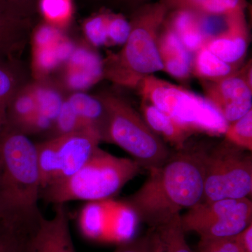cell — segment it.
Returning <instances> with one entry per match:
<instances>
[{"label": "cell", "instance_id": "obj_13", "mask_svg": "<svg viewBox=\"0 0 252 252\" xmlns=\"http://www.w3.org/2000/svg\"><path fill=\"white\" fill-rule=\"evenodd\" d=\"M250 44V32L245 11L232 15L229 27L204 44L209 51L224 62L242 66Z\"/></svg>", "mask_w": 252, "mask_h": 252}, {"label": "cell", "instance_id": "obj_38", "mask_svg": "<svg viewBox=\"0 0 252 252\" xmlns=\"http://www.w3.org/2000/svg\"><path fill=\"white\" fill-rule=\"evenodd\" d=\"M18 241V239L10 235H5L0 238V252H10Z\"/></svg>", "mask_w": 252, "mask_h": 252}, {"label": "cell", "instance_id": "obj_9", "mask_svg": "<svg viewBox=\"0 0 252 252\" xmlns=\"http://www.w3.org/2000/svg\"><path fill=\"white\" fill-rule=\"evenodd\" d=\"M217 81H199L204 97L229 124L240 119L252 108V88L240 70Z\"/></svg>", "mask_w": 252, "mask_h": 252}, {"label": "cell", "instance_id": "obj_33", "mask_svg": "<svg viewBox=\"0 0 252 252\" xmlns=\"http://www.w3.org/2000/svg\"><path fill=\"white\" fill-rule=\"evenodd\" d=\"M130 21L122 14L110 11L107 24V46H123L130 35Z\"/></svg>", "mask_w": 252, "mask_h": 252}, {"label": "cell", "instance_id": "obj_29", "mask_svg": "<svg viewBox=\"0 0 252 252\" xmlns=\"http://www.w3.org/2000/svg\"><path fill=\"white\" fill-rule=\"evenodd\" d=\"M225 140L239 148L252 151V109L227 125Z\"/></svg>", "mask_w": 252, "mask_h": 252}, {"label": "cell", "instance_id": "obj_7", "mask_svg": "<svg viewBox=\"0 0 252 252\" xmlns=\"http://www.w3.org/2000/svg\"><path fill=\"white\" fill-rule=\"evenodd\" d=\"M252 192L251 152L225 140L206 149L202 202L248 198Z\"/></svg>", "mask_w": 252, "mask_h": 252}, {"label": "cell", "instance_id": "obj_23", "mask_svg": "<svg viewBox=\"0 0 252 252\" xmlns=\"http://www.w3.org/2000/svg\"><path fill=\"white\" fill-rule=\"evenodd\" d=\"M30 85L35 98L38 112L54 124L66 97L57 86L46 79L34 80Z\"/></svg>", "mask_w": 252, "mask_h": 252}, {"label": "cell", "instance_id": "obj_31", "mask_svg": "<svg viewBox=\"0 0 252 252\" xmlns=\"http://www.w3.org/2000/svg\"><path fill=\"white\" fill-rule=\"evenodd\" d=\"M86 129L90 128L86 127L65 99L51 129L53 132L52 137L67 135Z\"/></svg>", "mask_w": 252, "mask_h": 252}, {"label": "cell", "instance_id": "obj_18", "mask_svg": "<svg viewBox=\"0 0 252 252\" xmlns=\"http://www.w3.org/2000/svg\"><path fill=\"white\" fill-rule=\"evenodd\" d=\"M66 100L86 127L96 131L104 141L107 111L98 96L90 95L84 92H74L66 97Z\"/></svg>", "mask_w": 252, "mask_h": 252}, {"label": "cell", "instance_id": "obj_19", "mask_svg": "<svg viewBox=\"0 0 252 252\" xmlns=\"http://www.w3.org/2000/svg\"><path fill=\"white\" fill-rule=\"evenodd\" d=\"M25 85L18 59L0 58V132L7 127V109L11 99Z\"/></svg>", "mask_w": 252, "mask_h": 252}, {"label": "cell", "instance_id": "obj_21", "mask_svg": "<svg viewBox=\"0 0 252 252\" xmlns=\"http://www.w3.org/2000/svg\"><path fill=\"white\" fill-rule=\"evenodd\" d=\"M169 11L188 10L196 14L230 15L245 11L246 0H160Z\"/></svg>", "mask_w": 252, "mask_h": 252}, {"label": "cell", "instance_id": "obj_17", "mask_svg": "<svg viewBox=\"0 0 252 252\" xmlns=\"http://www.w3.org/2000/svg\"><path fill=\"white\" fill-rule=\"evenodd\" d=\"M163 25L175 33L192 55L205 44L196 13L188 10H171L167 13Z\"/></svg>", "mask_w": 252, "mask_h": 252}, {"label": "cell", "instance_id": "obj_40", "mask_svg": "<svg viewBox=\"0 0 252 252\" xmlns=\"http://www.w3.org/2000/svg\"><path fill=\"white\" fill-rule=\"evenodd\" d=\"M10 252H24L23 251L22 241L21 242L20 240H18Z\"/></svg>", "mask_w": 252, "mask_h": 252}, {"label": "cell", "instance_id": "obj_20", "mask_svg": "<svg viewBox=\"0 0 252 252\" xmlns=\"http://www.w3.org/2000/svg\"><path fill=\"white\" fill-rule=\"evenodd\" d=\"M240 67L224 62L203 46L193 55L191 74L199 81H217L229 77Z\"/></svg>", "mask_w": 252, "mask_h": 252}, {"label": "cell", "instance_id": "obj_35", "mask_svg": "<svg viewBox=\"0 0 252 252\" xmlns=\"http://www.w3.org/2000/svg\"><path fill=\"white\" fill-rule=\"evenodd\" d=\"M198 252H242L234 236L226 238H200Z\"/></svg>", "mask_w": 252, "mask_h": 252}, {"label": "cell", "instance_id": "obj_41", "mask_svg": "<svg viewBox=\"0 0 252 252\" xmlns=\"http://www.w3.org/2000/svg\"><path fill=\"white\" fill-rule=\"evenodd\" d=\"M5 235H9L6 232H5L4 230L2 229V228H0V238H2L3 236Z\"/></svg>", "mask_w": 252, "mask_h": 252}, {"label": "cell", "instance_id": "obj_27", "mask_svg": "<svg viewBox=\"0 0 252 252\" xmlns=\"http://www.w3.org/2000/svg\"><path fill=\"white\" fill-rule=\"evenodd\" d=\"M154 229L160 239L163 252H193L186 240L181 215H176L167 223Z\"/></svg>", "mask_w": 252, "mask_h": 252}, {"label": "cell", "instance_id": "obj_22", "mask_svg": "<svg viewBox=\"0 0 252 252\" xmlns=\"http://www.w3.org/2000/svg\"><path fill=\"white\" fill-rule=\"evenodd\" d=\"M37 112V105L31 85L26 84L10 102L7 109V126L21 132Z\"/></svg>", "mask_w": 252, "mask_h": 252}, {"label": "cell", "instance_id": "obj_8", "mask_svg": "<svg viewBox=\"0 0 252 252\" xmlns=\"http://www.w3.org/2000/svg\"><path fill=\"white\" fill-rule=\"evenodd\" d=\"M182 228L200 238L235 236L252 223V203L248 198L200 202L181 215Z\"/></svg>", "mask_w": 252, "mask_h": 252}, {"label": "cell", "instance_id": "obj_6", "mask_svg": "<svg viewBox=\"0 0 252 252\" xmlns=\"http://www.w3.org/2000/svg\"><path fill=\"white\" fill-rule=\"evenodd\" d=\"M142 99L166 113L194 133L223 135L227 122L205 97L154 75L144 78L137 88Z\"/></svg>", "mask_w": 252, "mask_h": 252}, {"label": "cell", "instance_id": "obj_34", "mask_svg": "<svg viewBox=\"0 0 252 252\" xmlns=\"http://www.w3.org/2000/svg\"><path fill=\"white\" fill-rule=\"evenodd\" d=\"M64 36L63 30L44 22L38 25L32 34V49L52 47Z\"/></svg>", "mask_w": 252, "mask_h": 252}, {"label": "cell", "instance_id": "obj_36", "mask_svg": "<svg viewBox=\"0 0 252 252\" xmlns=\"http://www.w3.org/2000/svg\"><path fill=\"white\" fill-rule=\"evenodd\" d=\"M38 0H0V8L23 18H31Z\"/></svg>", "mask_w": 252, "mask_h": 252}, {"label": "cell", "instance_id": "obj_11", "mask_svg": "<svg viewBox=\"0 0 252 252\" xmlns=\"http://www.w3.org/2000/svg\"><path fill=\"white\" fill-rule=\"evenodd\" d=\"M89 43L76 45L64 64L63 82L73 92H84L104 79V59Z\"/></svg>", "mask_w": 252, "mask_h": 252}, {"label": "cell", "instance_id": "obj_14", "mask_svg": "<svg viewBox=\"0 0 252 252\" xmlns=\"http://www.w3.org/2000/svg\"><path fill=\"white\" fill-rule=\"evenodd\" d=\"M158 48L163 72L182 82L191 78L193 55L185 49L175 33L163 24L158 38Z\"/></svg>", "mask_w": 252, "mask_h": 252}, {"label": "cell", "instance_id": "obj_25", "mask_svg": "<svg viewBox=\"0 0 252 252\" xmlns=\"http://www.w3.org/2000/svg\"><path fill=\"white\" fill-rule=\"evenodd\" d=\"M105 200L89 202L79 212V225L86 238L97 240L103 236L106 226Z\"/></svg>", "mask_w": 252, "mask_h": 252}, {"label": "cell", "instance_id": "obj_2", "mask_svg": "<svg viewBox=\"0 0 252 252\" xmlns=\"http://www.w3.org/2000/svg\"><path fill=\"white\" fill-rule=\"evenodd\" d=\"M36 144L6 127L0 132V228L23 240L42 218Z\"/></svg>", "mask_w": 252, "mask_h": 252}, {"label": "cell", "instance_id": "obj_4", "mask_svg": "<svg viewBox=\"0 0 252 252\" xmlns=\"http://www.w3.org/2000/svg\"><path fill=\"white\" fill-rule=\"evenodd\" d=\"M141 170L133 159L116 157L98 147L77 172L43 189L41 198L55 205L76 200L89 203L109 200Z\"/></svg>", "mask_w": 252, "mask_h": 252}, {"label": "cell", "instance_id": "obj_3", "mask_svg": "<svg viewBox=\"0 0 252 252\" xmlns=\"http://www.w3.org/2000/svg\"><path fill=\"white\" fill-rule=\"evenodd\" d=\"M168 11L160 0L137 7L130 21V35L122 50L104 59V79L137 89L144 78L162 71L158 38Z\"/></svg>", "mask_w": 252, "mask_h": 252}, {"label": "cell", "instance_id": "obj_26", "mask_svg": "<svg viewBox=\"0 0 252 252\" xmlns=\"http://www.w3.org/2000/svg\"><path fill=\"white\" fill-rule=\"evenodd\" d=\"M37 4L44 22L63 31L72 22L74 13L72 0H38Z\"/></svg>", "mask_w": 252, "mask_h": 252}, {"label": "cell", "instance_id": "obj_15", "mask_svg": "<svg viewBox=\"0 0 252 252\" xmlns=\"http://www.w3.org/2000/svg\"><path fill=\"white\" fill-rule=\"evenodd\" d=\"M141 112L144 121L154 133L177 149L183 148L190 136L195 134L187 126L144 99L141 102Z\"/></svg>", "mask_w": 252, "mask_h": 252}, {"label": "cell", "instance_id": "obj_30", "mask_svg": "<svg viewBox=\"0 0 252 252\" xmlns=\"http://www.w3.org/2000/svg\"><path fill=\"white\" fill-rule=\"evenodd\" d=\"M109 10H102L88 18L83 23V31L87 43L94 48L107 46V24Z\"/></svg>", "mask_w": 252, "mask_h": 252}, {"label": "cell", "instance_id": "obj_39", "mask_svg": "<svg viewBox=\"0 0 252 252\" xmlns=\"http://www.w3.org/2000/svg\"><path fill=\"white\" fill-rule=\"evenodd\" d=\"M127 4L135 7H138L140 5L148 3L151 0H124Z\"/></svg>", "mask_w": 252, "mask_h": 252}, {"label": "cell", "instance_id": "obj_5", "mask_svg": "<svg viewBox=\"0 0 252 252\" xmlns=\"http://www.w3.org/2000/svg\"><path fill=\"white\" fill-rule=\"evenodd\" d=\"M97 96L107 111L104 141L119 146L149 172L170 158L173 152L127 101L112 93Z\"/></svg>", "mask_w": 252, "mask_h": 252}, {"label": "cell", "instance_id": "obj_28", "mask_svg": "<svg viewBox=\"0 0 252 252\" xmlns=\"http://www.w3.org/2000/svg\"><path fill=\"white\" fill-rule=\"evenodd\" d=\"M61 65L63 64L58 54L56 45L42 49H32V69L35 80L47 79L49 74Z\"/></svg>", "mask_w": 252, "mask_h": 252}, {"label": "cell", "instance_id": "obj_1", "mask_svg": "<svg viewBox=\"0 0 252 252\" xmlns=\"http://www.w3.org/2000/svg\"><path fill=\"white\" fill-rule=\"evenodd\" d=\"M177 150L161 167L149 171L142 187L123 201L150 228L203 200L206 148L187 144Z\"/></svg>", "mask_w": 252, "mask_h": 252}, {"label": "cell", "instance_id": "obj_16", "mask_svg": "<svg viewBox=\"0 0 252 252\" xmlns=\"http://www.w3.org/2000/svg\"><path fill=\"white\" fill-rule=\"evenodd\" d=\"M32 20L0 8V58L18 59L31 33Z\"/></svg>", "mask_w": 252, "mask_h": 252}, {"label": "cell", "instance_id": "obj_12", "mask_svg": "<svg viewBox=\"0 0 252 252\" xmlns=\"http://www.w3.org/2000/svg\"><path fill=\"white\" fill-rule=\"evenodd\" d=\"M56 137L59 162V175L56 182L73 175L85 165L102 141L100 135L91 129Z\"/></svg>", "mask_w": 252, "mask_h": 252}, {"label": "cell", "instance_id": "obj_10", "mask_svg": "<svg viewBox=\"0 0 252 252\" xmlns=\"http://www.w3.org/2000/svg\"><path fill=\"white\" fill-rule=\"evenodd\" d=\"M56 206L54 216L51 219L42 217L23 240L24 252H76L67 210L64 205Z\"/></svg>", "mask_w": 252, "mask_h": 252}, {"label": "cell", "instance_id": "obj_37", "mask_svg": "<svg viewBox=\"0 0 252 252\" xmlns=\"http://www.w3.org/2000/svg\"><path fill=\"white\" fill-rule=\"evenodd\" d=\"M234 238L242 252H252V223L235 235Z\"/></svg>", "mask_w": 252, "mask_h": 252}, {"label": "cell", "instance_id": "obj_32", "mask_svg": "<svg viewBox=\"0 0 252 252\" xmlns=\"http://www.w3.org/2000/svg\"><path fill=\"white\" fill-rule=\"evenodd\" d=\"M114 252H163L157 232L150 228L146 234L119 244Z\"/></svg>", "mask_w": 252, "mask_h": 252}, {"label": "cell", "instance_id": "obj_24", "mask_svg": "<svg viewBox=\"0 0 252 252\" xmlns=\"http://www.w3.org/2000/svg\"><path fill=\"white\" fill-rule=\"evenodd\" d=\"M36 154L42 190L58 180L57 138L51 137L49 140L36 144Z\"/></svg>", "mask_w": 252, "mask_h": 252}]
</instances>
